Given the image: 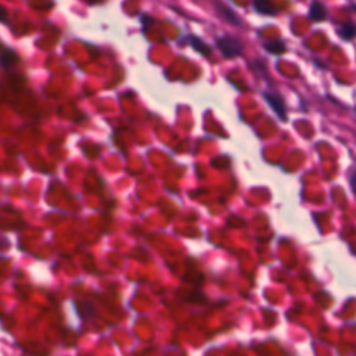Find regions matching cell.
Here are the masks:
<instances>
[{
  "instance_id": "obj_1",
  "label": "cell",
  "mask_w": 356,
  "mask_h": 356,
  "mask_svg": "<svg viewBox=\"0 0 356 356\" xmlns=\"http://www.w3.org/2000/svg\"><path fill=\"white\" fill-rule=\"evenodd\" d=\"M217 47L220 49V52L223 53V56L225 59H234L238 57L239 55H242V43L239 39H237L234 37H230V35H225L217 39Z\"/></svg>"
},
{
  "instance_id": "obj_2",
  "label": "cell",
  "mask_w": 356,
  "mask_h": 356,
  "mask_svg": "<svg viewBox=\"0 0 356 356\" xmlns=\"http://www.w3.org/2000/svg\"><path fill=\"white\" fill-rule=\"evenodd\" d=\"M263 98L267 103L270 104L273 112L276 113L282 121H285L287 120V109H285V103H284L281 95L277 94V92H272V91H266L263 94Z\"/></svg>"
},
{
  "instance_id": "obj_3",
  "label": "cell",
  "mask_w": 356,
  "mask_h": 356,
  "mask_svg": "<svg viewBox=\"0 0 356 356\" xmlns=\"http://www.w3.org/2000/svg\"><path fill=\"white\" fill-rule=\"evenodd\" d=\"M309 19L312 21H316V22H320V21H324L327 20V9L326 6L319 1V0H313L310 3L309 7Z\"/></svg>"
},
{
  "instance_id": "obj_4",
  "label": "cell",
  "mask_w": 356,
  "mask_h": 356,
  "mask_svg": "<svg viewBox=\"0 0 356 356\" xmlns=\"http://www.w3.org/2000/svg\"><path fill=\"white\" fill-rule=\"evenodd\" d=\"M253 9L263 16H276L278 9L272 3V0H253Z\"/></svg>"
},
{
  "instance_id": "obj_5",
  "label": "cell",
  "mask_w": 356,
  "mask_h": 356,
  "mask_svg": "<svg viewBox=\"0 0 356 356\" xmlns=\"http://www.w3.org/2000/svg\"><path fill=\"white\" fill-rule=\"evenodd\" d=\"M338 35L344 40H351L352 38L356 37V24L352 21H347L344 24H341V27L338 28Z\"/></svg>"
},
{
  "instance_id": "obj_6",
  "label": "cell",
  "mask_w": 356,
  "mask_h": 356,
  "mask_svg": "<svg viewBox=\"0 0 356 356\" xmlns=\"http://www.w3.org/2000/svg\"><path fill=\"white\" fill-rule=\"evenodd\" d=\"M264 49L272 55H284L287 52V46L281 39H274L264 43Z\"/></svg>"
},
{
  "instance_id": "obj_7",
  "label": "cell",
  "mask_w": 356,
  "mask_h": 356,
  "mask_svg": "<svg viewBox=\"0 0 356 356\" xmlns=\"http://www.w3.org/2000/svg\"><path fill=\"white\" fill-rule=\"evenodd\" d=\"M17 61V55L11 50H4L0 56V64L4 68H11Z\"/></svg>"
},
{
  "instance_id": "obj_8",
  "label": "cell",
  "mask_w": 356,
  "mask_h": 356,
  "mask_svg": "<svg viewBox=\"0 0 356 356\" xmlns=\"http://www.w3.org/2000/svg\"><path fill=\"white\" fill-rule=\"evenodd\" d=\"M217 9L221 11L223 17H224L225 20H228V21H230L231 24H235V25H242V22L239 21L238 16L235 14L233 10H230L228 7H225L224 4H220V3L217 4Z\"/></svg>"
},
{
  "instance_id": "obj_9",
  "label": "cell",
  "mask_w": 356,
  "mask_h": 356,
  "mask_svg": "<svg viewBox=\"0 0 356 356\" xmlns=\"http://www.w3.org/2000/svg\"><path fill=\"white\" fill-rule=\"evenodd\" d=\"M191 45L194 46V49L197 50V52H199L200 55H203V56H210V47L207 46L206 43L205 42H202L199 38H192L191 39Z\"/></svg>"
},
{
  "instance_id": "obj_10",
  "label": "cell",
  "mask_w": 356,
  "mask_h": 356,
  "mask_svg": "<svg viewBox=\"0 0 356 356\" xmlns=\"http://www.w3.org/2000/svg\"><path fill=\"white\" fill-rule=\"evenodd\" d=\"M6 19H7V11L0 7V21H6Z\"/></svg>"
},
{
  "instance_id": "obj_11",
  "label": "cell",
  "mask_w": 356,
  "mask_h": 356,
  "mask_svg": "<svg viewBox=\"0 0 356 356\" xmlns=\"http://www.w3.org/2000/svg\"><path fill=\"white\" fill-rule=\"evenodd\" d=\"M352 189H354V192L356 194V171L352 173Z\"/></svg>"
}]
</instances>
